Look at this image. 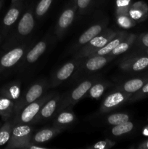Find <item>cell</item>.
Returning a JSON list of instances; mask_svg holds the SVG:
<instances>
[{
  "label": "cell",
  "instance_id": "obj_17",
  "mask_svg": "<svg viewBox=\"0 0 148 149\" xmlns=\"http://www.w3.org/2000/svg\"><path fill=\"white\" fill-rule=\"evenodd\" d=\"M106 26H107V23L101 22V23H96V24L90 26L78 38L76 47L78 48L81 46H84L87 42H89L91 39H92L96 36L100 34L102 31H104L105 29Z\"/></svg>",
  "mask_w": 148,
  "mask_h": 149
},
{
  "label": "cell",
  "instance_id": "obj_18",
  "mask_svg": "<svg viewBox=\"0 0 148 149\" xmlns=\"http://www.w3.org/2000/svg\"><path fill=\"white\" fill-rule=\"evenodd\" d=\"M0 95L11 99L15 103L21 96V85L18 81L4 84L0 88Z\"/></svg>",
  "mask_w": 148,
  "mask_h": 149
},
{
  "label": "cell",
  "instance_id": "obj_21",
  "mask_svg": "<svg viewBox=\"0 0 148 149\" xmlns=\"http://www.w3.org/2000/svg\"><path fill=\"white\" fill-rule=\"evenodd\" d=\"M47 41L46 39H43L39 41L33 47L29 50V52L26 55V61L28 63H33L36 62L46 51L47 47Z\"/></svg>",
  "mask_w": 148,
  "mask_h": 149
},
{
  "label": "cell",
  "instance_id": "obj_19",
  "mask_svg": "<svg viewBox=\"0 0 148 149\" xmlns=\"http://www.w3.org/2000/svg\"><path fill=\"white\" fill-rule=\"evenodd\" d=\"M148 15V5L143 1H138L131 5L129 10V15L132 20L136 21H142Z\"/></svg>",
  "mask_w": 148,
  "mask_h": 149
},
{
  "label": "cell",
  "instance_id": "obj_26",
  "mask_svg": "<svg viewBox=\"0 0 148 149\" xmlns=\"http://www.w3.org/2000/svg\"><path fill=\"white\" fill-rule=\"evenodd\" d=\"M13 128L12 120L10 119L4 122V124L0 127V147L7 144L11 137Z\"/></svg>",
  "mask_w": 148,
  "mask_h": 149
},
{
  "label": "cell",
  "instance_id": "obj_23",
  "mask_svg": "<svg viewBox=\"0 0 148 149\" xmlns=\"http://www.w3.org/2000/svg\"><path fill=\"white\" fill-rule=\"evenodd\" d=\"M147 79H132L128 80L120 85L118 86L117 90H121L124 93L132 95L140 90L143 87L144 84L147 82Z\"/></svg>",
  "mask_w": 148,
  "mask_h": 149
},
{
  "label": "cell",
  "instance_id": "obj_10",
  "mask_svg": "<svg viewBox=\"0 0 148 149\" xmlns=\"http://www.w3.org/2000/svg\"><path fill=\"white\" fill-rule=\"evenodd\" d=\"M131 96V94L124 93L119 90L113 92L103 100L100 106V112L107 113L113 109H118L125 103L129 101Z\"/></svg>",
  "mask_w": 148,
  "mask_h": 149
},
{
  "label": "cell",
  "instance_id": "obj_2",
  "mask_svg": "<svg viewBox=\"0 0 148 149\" xmlns=\"http://www.w3.org/2000/svg\"><path fill=\"white\" fill-rule=\"evenodd\" d=\"M33 134L32 127L29 124H17L13 125L11 137L6 149H29L31 146Z\"/></svg>",
  "mask_w": 148,
  "mask_h": 149
},
{
  "label": "cell",
  "instance_id": "obj_22",
  "mask_svg": "<svg viewBox=\"0 0 148 149\" xmlns=\"http://www.w3.org/2000/svg\"><path fill=\"white\" fill-rule=\"evenodd\" d=\"M15 102L11 99L0 95V117L4 122L11 119L14 112Z\"/></svg>",
  "mask_w": 148,
  "mask_h": 149
},
{
  "label": "cell",
  "instance_id": "obj_3",
  "mask_svg": "<svg viewBox=\"0 0 148 149\" xmlns=\"http://www.w3.org/2000/svg\"><path fill=\"white\" fill-rule=\"evenodd\" d=\"M97 80L98 79L95 77L86 79L81 81L71 92L65 94L64 96H62L57 113L63 109H71L73 106H75L81 99H82L87 94L92 84Z\"/></svg>",
  "mask_w": 148,
  "mask_h": 149
},
{
  "label": "cell",
  "instance_id": "obj_16",
  "mask_svg": "<svg viewBox=\"0 0 148 149\" xmlns=\"http://www.w3.org/2000/svg\"><path fill=\"white\" fill-rule=\"evenodd\" d=\"M75 120L76 116L71 109H63L56 113L52 127L64 130L72 125Z\"/></svg>",
  "mask_w": 148,
  "mask_h": 149
},
{
  "label": "cell",
  "instance_id": "obj_4",
  "mask_svg": "<svg viewBox=\"0 0 148 149\" xmlns=\"http://www.w3.org/2000/svg\"><path fill=\"white\" fill-rule=\"evenodd\" d=\"M117 33L118 31H115L111 29H104L100 34L96 36L86 45H84L83 47L74 55L73 58L79 59V58H84L90 56L91 54L108 43L116 36Z\"/></svg>",
  "mask_w": 148,
  "mask_h": 149
},
{
  "label": "cell",
  "instance_id": "obj_37",
  "mask_svg": "<svg viewBox=\"0 0 148 149\" xmlns=\"http://www.w3.org/2000/svg\"><path fill=\"white\" fill-rule=\"evenodd\" d=\"M143 134L145 135H146V136H148V125L145 128V129H144Z\"/></svg>",
  "mask_w": 148,
  "mask_h": 149
},
{
  "label": "cell",
  "instance_id": "obj_24",
  "mask_svg": "<svg viewBox=\"0 0 148 149\" xmlns=\"http://www.w3.org/2000/svg\"><path fill=\"white\" fill-rule=\"evenodd\" d=\"M110 83L107 81H96L87 93V96L92 99H99L102 97Z\"/></svg>",
  "mask_w": 148,
  "mask_h": 149
},
{
  "label": "cell",
  "instance_id": "obj_27",
  "mask_svg": "<svg viewBox=\"0 0 148 149\" xmlns=\"http://www.w3.org/2000/svg\"><path fill=\"white\" fill-rule=\"evenodd\" d=\"M133 127H134V125H133V122L128 121L124 123L113 126V127L111 130V133L113 136H122V135H126V134L131 132Z\"/></svg>",
  "mask_w": 148,
  "mask_h": 149
},
{
  "label": "cell",
  "instance_id": "obj_11",
  "mask_svg": "<svg viewBox=\"0 0 148 149\" xmlns=\"http://www.w3.org/2000/svg\"><path fill=\"white\" fill-rule=\"evenodd\" d=\"M83 61V58H73V61H69L64 64L60 68L56 71L54 76L52 77L51 81V87H55L60 84L62 81L68 79L77 68H80L81 63Z\"/></svg>",
  "mask_w": 148,
  "mask_h": 149
},
{
  "label": "cell",
  "instance_id": "obj_35",
  "mask_svg": "<svg viewBox=\"0 0 148 149\" xmlns=\"http://www.w3.org/2000/svg\"><path fill=\"white\" fill-rule=\"evenodd\" d=\"M139 40L141 45L148 48V33H145L141 35V36H139Z\"/></svg>",
  "mask_w": 148,
  "mask_h": 149
},
{
  "label": "cell",
  "instance_id": "obj_5",
  "mask_svg": "<svg viewBox=\"0 0 148 149\" xmlns=\"http://www.w3.org/2000/svg\"><path fill=\"white\" fill-rule=\"evenodd\" d=\"M54 94L55 93H45L34 102L27 105L18 113L13 116L12 119L13 125L17 124H31L42 106L51 98Z\"/></svg>",
  "mask_w": 148,
  "mask_h": 149
},
{
  "label": "cell",
  "instance_id": "obj_30",
  "mask_svg": "<svg viewBox=\"0 0 148 149\" xmlns=\"http://www.w3.org/2000/svg\"><path fill=\"white\" fill-rule=\"evenodd\" d=\"M131 0H116V15H129Z\"/></svg>",
  "mask_w": 148,
  "mask_h": 149
},
{
  "label": "cell",
  "instance_id": "obj_38",
  "mask_svg": "<svg viewBox=\"0 0 148 149\" xmlns=\"http://www.w3.org/2000/svg\"><path fill=\"white\" fill-rule=\"evenodd\" d=\"M20 0H11V5H13V4H16L18 2H20Z\"/></svg>",
  "mask_w": 148,
  "mask_h": 149
},
{
  "label": "cell",
  "instance_id": "obj_20",
  "mask_svg": "<svg viewBox=\"0 0 148 149\" xmlns=\"http://www.w3.org/2000/svg\"><path fill=\"white\" fill-rule=\"evenodd\" d=\"M129 33L127 32L124 31H118V33L116 36L113 38V39L110 41L107 44H106L104 47L100 48L97 51L94 52V53L91 54L90 56H95V55H109L112 50L116 46L119 45L126 36H128Z\"/></svg>",
  "mask_w": 148,
  "mask_h": 149
},
{
  "label": "cell",
  "instance_id": "obj_15",
  "mask_svg": "<svg viewBox=\"0 0 148 149\" xmlns=\"http://www.w3.org/2000/svg\"><path fill=\"white\" fill-rule=\"evenodd\" d=\"M63 130L52 127L50 128H44L33 134L31 138V145L39 146L48 142L53 139L56 135L61 133Z\"/></svg>",
  "mask_w": 148,
  "mask_h": 149
},
{
  "label": "cell",
  "instance_id": "obj_33",
  "mask_svg": "<svg viewBox=\"0 0 148 149\" xmlns=\"http://www.w3.org/2000/svg\"><path fill=\"white\" fill-rule=\"evenodd\" d=\"M115 144V143L113 142V141L106 139L104 140V141H98V142L95 143L94 145L88 147V148L94 149H109L112 148Z\"/></svg>",
  "mask_w": 148,
  "mask_h": 149
},
{
  "label": "cell",
  "instance_id": "obj_6",
  "mask_svg": "<svg viewBox=\"0 0 148 149\" xmlns=\"http://www.w3.org/2000/svg\"><path fill=\"white\" fill-rule=\"evenodd\" d=\"M48 87H49V84L44 80L37 81L32 84L27 92L23 95L20 96V98L15 103L13 116L18 113L27 105L33 103L44 95Z\"/></svg>",
  "mask_w": 148,
  "mask_h": 149
},
{
  "label": "cell",
  "instance_id": "obj_32",
  "mask_svg": "<svg viewBox=\"0 0 148 149\" xmlns=\"http://www.w3.org/2000/svg\"><path fill=\"white\" fill-rule=\"evenodd\" d=\"M147 96H148V81L144 84L143 87L140 90L131 95V97L129 98V102H134L136 100H140L143 97H147Z\"/></svg>",
  "mask_w": 148,
  "mask_h": 149
},
{
  "label": "cell",
  "instance_id": "obj_13",
  "mask_svg": "<svg viewBox=\"0 0 148 149\" xmlns=\"http://www.w3.org/2000/svg\"><path fill=\"white\" fill-rule=\"evenodd\" d=\"M119 67L122 71L127 72L142 71L148 67V57L136 56L125 58L121 61Z\"/></svg>",
  "mask_w": 148,
  "mask_h": 149
},
{
  "label": "cell",
  "instance_id": "obj_1",
  "mask_svg": "<svg viewBox=\"0 0 148 149\" xmlns=\"http://www.w3.org/2000/svg\"><path fill=\"white\" fill-rule=\"evenodd\" d=\"M34 26L35 20L33 13L30 10L26 12L20 18L15 29L12 32H10L11 33L7 35L6 37L3 44L2 49L7 50L20 45L23 39L31 33Z\"/></svg>",
  "mask_w": 148,
  "mask_h": 149
},
{
  "label": "cell",
  "instance_id": "obj_36",
  "mask_svg": "<svg viewBox=\"0 0 148 149\" xmlns=\"http://www.w3.org/2000/svg\"><path fill=\"white\" fill-rule=\"evenodd\" d=\"M138 148L141 149H148V141H145V142L142 143L138 146Z\"/></svg>",
  "mask_w": 148,
  "mask_h": 149
},
{
  "label": "cell",
  "instance_id": "obj_7",
  "mask_svg": "<svg viewBox=\"0 0 148 149\" xmlns=\"http://www.w3.org/2000/svg\"><path fill=\"white\" fill-rule=\"evenodd\" d=\"M26 47V45L20 44L4 50L5 52L0 55V75L4 71L13 68L20 62L24 56Z\"/></svg>",
  "mask_w": 148,
  "mask_h": 149
},
{
  "label": "cell",
  "instance_id": "obj_40",
  "mask_svg": "<svg viewBox=\"0 0 148 149\" xmlns=\"http://www.w3.org/2000/svg\"><path fill=\"white\" fill-rule=\"evenodd\" d=\"M146 53H147V55H148V49L146 50Z\"/></svg>",
  "mask_w": 148,
  "mask_h": 149
},
{
  "label": "cell",
  "instance_id": "obj_29",
  "mask_svg": "<svg viewBox=\"0 0 148 149\" xmlns=\"http://www.w3.org/2000/svg\"><path fill=\"white\" fill-rule=\"evenodd\" d=\"M52 3V0H40L36 5V10H35L36 17H41L44 15L46 12L49 10Z\"/></svg>",
  "mask_w": 148,
  "mask_h": 149
},
{
  "label": "cell",
  "instance_id": "obj_25",
  "mask_svg": "<svg viewBox=\"0 0 148 149\" xmlns=\"http://www.w3.org/2000/svg\"><path fill=\"white\" fill-rule=\"evenodd\" d=\"M135 39H136V36L134 34L129 33L128 36L110 52L109 55L115 57L117 55H119L120 54L123 53V52H126L131 47V46H132L133 42H135Z\"/></svg>",
  "mask_w": 148,
  "mask_h": 149
},
{
  "label": "cell",
  "instance_id": "obj_34",
  "mask_svg": "<svg viewBox=\"0 0 148 149\" xmlns=\"http://www.w3.org/2000/svg\"><path fill=\"white\" fill-rule=\"evenodd\" d=\"M91 0H77V6L79 11H86L91 4Z\"/></svg>",
  "mask_w": 148,
  "mask_h": 149
},
{
  "label": "cell",
  "instance_id": "obj_8",
  "mask_svg": "<svg viewBox=\"0 0 148 149\" xmlns=\"http://www.w3.org/2000/svg\"><path fill=\"white\" fill-rule=\"evenodd\" d=\"M22 2L10 6V9L4 15L0 27V45L5 40L7 35L11 31L12 29L18 20L22 12Z\"/></svg>",
  "mask_w": 148,
  "mask_h": 149
},
{
  "label": "cell",
  "instance_id": "obj_28",
  "mask_svg": "<svg viewBox=\"0 0 148 149\" xmlns=\"http://www.w3.org/2000/svg\"><path fill=\"white\" fill-rule=\"evenodd\" d=\"M130 120V116L126 113H115L110 115L106 119V122L111 126L120 125Z\"/></svg>",
  "mask_w": 148,
  "mask_h": 149
},
{
  "label": "cell",
  "instance_id": "obj_12",
  "mask_svg": "<svg viewBox=\"0 0 148 149\" xmlns=\"http://www.w3.org/2000/svg\"><path fill=\"white\" fill-rule=\"evenodd\" d=\"M113 58L109 55H95L83 58L80 68L87 71H96L102 68L109 61Z\"/></svg>",
  "mask_w": 148,
  "mask_h": 149
},
{
  "label": "cell",
  "instance_id": "obj_41",
  "mask_svg": "<svg viewBox=\"0 0 148 149\" xmlns=\"http://www.w3.org/2000/svg\"><path fill=\"white\" fill-rule=\"evenodd\" d=\"M2 1H4V0H2Z\"/></svg>",
  "mask_w": 148,
  "mask_h": 149
},
{
  "label": "cell",
  "instance_id": "obj_14",
  "mask_svg": "<svg viewBox=\"0 0 148 149\" xmlns=\"http://www.w3.org/2000/svg\"><path fill=\"white\" fill-rule=\"evenodd\" d=\"M75 13L74 7H68L61 13L55 29V33L58 37H61L70 27L75 18Z\"/></svg>",
  "mask_w": 148,
  "mask_h": 149
},
{
  "label": "cell",
  "instance_id": "obj_9",
  "mask_svg": "<svg viewBox=\"0 0 148 149\" xmlns=\"http://www.w3.org/2000/svg\"><path fill=\"white\" fill-rule=\"evenodd\" d=\"M60 95L55 93L51 98H49L41 108L40 111L33 120L31 124L41 123L49 120L57 112L58 107L60 103Z\"/></svg>",
  "mask_w": 148,
  "mask_h": 149
},
{
  "label": "cell",
  "instance_id": "obj_31",
  "mask_svg": "<svg viewBox=\"0 0 148 149\" xmlns=\"http://www.w3.org/2000/svg\"><path fill=\"white\" fill-rule=\"evenodd\" d=\"M117 23L120 27L123 29H130L136 24V22L132 20L129 15H117Z\"/></svg>",
  "mask_w": 148,
  "mask_h": 149
},
{
  "label": "cell",
  "instance_id": "obj_39",
  "mask_svg": "<svg viewBox=\"0 0 148 149\" xmlns=\"http://www.w3.org/2000/svg\"><path fill=\"white\" fill-rule=\"evenodd\" d=\"M2 3H3L2 0H0V9H1V6H2Z\"/></svg>",
  "mask_w": 148,
  "mask_h": 149
}]
</instances>
